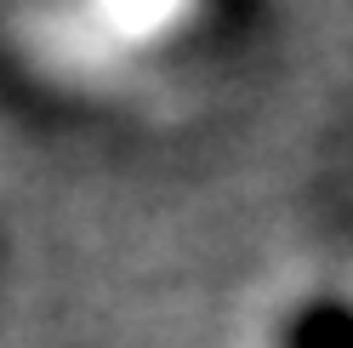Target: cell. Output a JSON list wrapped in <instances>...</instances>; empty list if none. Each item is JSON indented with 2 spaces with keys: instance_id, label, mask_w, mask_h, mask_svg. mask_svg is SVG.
Returning a JSON list of instances; mask_svg holds the SVG:
<instances>
[{
  "instance_id": "obj_2",
  "label": "cell",
  "mask_w": 353,
  "mask_h": 348,
  "mask_svg": "<svg viewBox=\"0 0 353 348\" xmlns=\"http://www.w3.org/2000/svg\"><path fill=\"white\" fill-rule=\"evenodd\" d=\"M296 348H353V309L347 302H319L296 325Z\"/></svg>"
},
{
  "instance_id": "obj_1",
  "label": "cell",
  "mask_w": 353,
  "mask_h": 348,
  "mask_svg": "<svg viewBox=\"0 0 353 348\" xmlns=\"http://www.w3.org/2000/svg\"><path fill=\"white\" fill-rule=\"evenodd\" d=\"M46 40L74 75H137L183 57L216 0H46Z\"/></svg>"
}]
</instances>
